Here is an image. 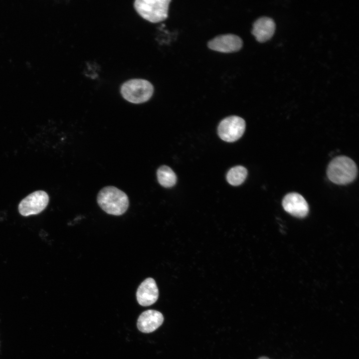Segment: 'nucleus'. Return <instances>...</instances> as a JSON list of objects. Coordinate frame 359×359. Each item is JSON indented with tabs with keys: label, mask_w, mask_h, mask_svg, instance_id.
<instances>
[{
	"label": "nucleus",
	"mask_w": 359,
	"mask_h": 359,
	"mask_svg": "<svg viewBox=\"0 0 359 359\" xmlns=\"http://www.w3.org/2000/svg\"><path fill=\"white\" fill-rule=\"evenodd\" d=\"M97 201L107 213L117 216L124 214L129 205L127 195L113 186L102 188L97 194Z\"/></svg>",
	"instance_id": "obj_1"
},
{
	"label": "nucleus",
	"mask_w": 359,
	"mask_h": 359,
	"mask_svg": "<svg viewBox=\"0 0 359 359\" xmlns=\"http://www.w3.org/2000/svg\"><path fill=\"white\" fill-rule=\"evenodd\" d=\"M357 174L356 164L352 159L345 156L333 159L327 170L328 179L333 183L339 185H346L353 182Z\"/></svg>",
	"instance_id": "obj_2"
},
{
	"label": "nucleus",
	"mask_w": 359,
	"mask_h": 359,
	"mask_svg": "<svg viewBox=\"0 0 359 359\" xmlns=\"http://www.w3.org/2000/svg\"><path fill=\"white\" fill-rule=\"evenodd\" d=\"M171 1V0H136L134 6L143 18L151 22L157 23L168 17Z\"/></svg>",
	"instance_id": "obj_4"
},
{
	"label": "nucleus",
	"mask_w": 359,
	"mask_h": 359,
	"mask_svg": "<svg viewBox=\"0 0 359 359\" xmlns=\"http://www.w3.org/2000/svg\"><path fill=\"white\" fill-rule=\"evenodd\" d=\"M120 92L127 101L140 104L148 101L152 96L154 87L151 82L143 79H133L124 82Z\"/></svg>",
	"instance_id": "obj_3"
},
{
	"label": "nucleus",
	"mask_w": 359,
	"mask_h": 359,
	"mask_svg": "<svg viewBox=\"0 0 359 359\" xmlns=\"http://www.w3.org/2000/svg\"><path fill=\"white\" fill-rule=\"evenodd\" d=\"M284 210L292 215L298 217H305L309 212V205L305 198L297 192L286 194L282 200Z\"/></svg>",
	"instance_id": "obj_8"
},
{
	"label": "nucleus",
	"mask_w": 359,
	"mask_h": 359,
	"mask_svg": "<svg viewBox=\"0 0 359 359\" xmlns=\"http://www.w3.org/2000/svg\"><path fill=\"white\" fill-rule=\"evenodd\" d=\"M243 44L240 37L233 34L218 35L210 40L208 47L216 51L223 53H231L239 50Z\"/></svg>",
	"instance_id": "obj_7"
},
{
	"label": "nucleus",
	"mask_w": 359,
	"mask_h": 359,
	"mask_svg": "<svg viewBox=\"0 0 359 359\" xmlns=\"http://www.w3.org/2000/svg\"><path fill=\"white\" fill-rule=\"evenodd\" d=\"M247 176V170L241 166L233 167L228 172L226 180L232 185L237 186L242 184Z\"/></svg>",
	"instance_id": "obj_13"
},
{
	"label": "nucleus",
	"mask_w": 359,
	"mask_h": 359,
	"mask_svg": "<svg viewBox=\"0 0 359 359\" xmlns=\"http://www.w3.org/2000/svg\"><path fill=\"white\" fill-rule=\"evenodd\" d=\"M164 322V316L159 311L148 310L139 317L137 326L138 330L144 333H150L160 327Z\"/></svg>",
	"instance_id": "obj_10"
},
{
	"label": "nucleus",
	"mask_w": 359,
	"mask_h": 359,
	"mask_svg": "<svg viewBox=\"0 0 359 359\" xmlns=\"http://www.w3.org/2000/svg\"><path fill=\"white\" fill-rule=\"evenodd\" d=\"M159 183L165 187H171L176 183L177 177L174 171L167 166H162L157 171Z\"/></svg>",
	"instance_id": "obj_12"
},
{
	"label": "nucleus",
	"mask_w": 359,
	"mask_h": 359,
	"mask_svg": "<svg viewBox=\"0 0 359 359\" xmlns=\"http://www.w3.org/2000/svg\"><path fill=\"white\" fill-rule=\"evenodd\" d=\"M275 30L274 20L268 17H262L254 22L252 33L258 41L264 42L272 37Z\"/></svg>",
	"instance_id": "obj_11"
},
{
	"label": "nucleus",
	"mask_w": 359,
	"mask_h": 359,
	"mask_svg": "<svg viewBox=\"0 0 359 359\" xmlns=\"http://www.w3.org/2000/svg\"><path fill=\"white\" fill-rule=\"evenodd\" d=\"M245 126V122L242 118L237 116H229L219 123L218 134L222 140L233 142L242 136Z\"/></svg>",
	"instance_id": "obj_5"
},
{
	"label": "nucleus",
	"mask_w": 359,
	"mask_h": 359,
	"mask_svg": "<svg viewBox=\"0 0 359 359\" xmlns=\"http://www.w3.org/2000/svg\"><path fill=\"white\" fill-rule=\"evenodd\" d=\"M258 359H269V358H268L267 357L263 356V357H260Z\"/></svg>",
	"instance_id": "obj_14"
},
{
	"label": "nucleus",
	"mask_w": 359,
	"mask_h": 359,
	"mask_svg": "<svg viewBox=\"0 0 359 359\" xmlns=\"http://www.w3.org/2000/svg\"><path fill=\"white\" fill-rule=\"evenodd\" d=\"M49 201L47 193L43 190L35 191L23 198L18 205V211L23 216L37 214L43 210Z\"/></svg>",
	"instance_id": "obj_6"
},
{
	"label": "nucleus",
	"mask_w": 359,
	"mask_h": 359,
	"mask_svg": "<svg viewBox=\"0 0 359 359\" xmlns=\"http://www.w3.org/2000/svg\"><path fill=\"white\" fill-rule=\"evenodd\" d=\"M136 297L138 303L142 306H149L155 303L159 297V290L154 279L148 278L138 287Z\"/></svg>",
	"instance_id": "obj_9"
}]
</instances>
